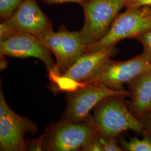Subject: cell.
Segmentation results:
<instances>
[{
	"mask_svg": "<svg viewBox=\"0 0 151 151\" xmlns=\"http://www.w3.org/2000/svg\"><path fill=\"white\" fill-rule=\"evenodd\" d=\"M53 25L36 0H24L14 13L0 24V38L16 32L36 37L50 32Z\"/></svg>",
	"mask_w": 151,
	"mask_h": 151,
	"instance_id": "obj_9",
	"label": "cell"
},
{
	"mask_svg": "<svg viewBox=\"0 0 151 151\" xmlns=\"http://www.w3.org/2000/svg\"><path fill=\"white\" fill-rule=\"evenodd\" d=\"M0 53L10 57L37 58L45 65L48 75L55 69L51 51L39 39L27 33L16 32L0 38Z\"/></svg>",
	"mask_w": 151,
	"mask_h": 151,
	"instance_id": "obj_10",
	"label": "cell"
},
{
	"mask_svg": "<svg viewBox=\"0 0 151 151\" xmlns=\"http://www.w3.org/2000/svg\"><path fill=\"white\" fill-rule=\"evenodd\" d=\"M151 29V6L127 8L115 18L106 34L87 46L85 53L108 48L125 39H137Z\"/></svg>",
	"mask_w": 151,
	"mask_h": 151,
	"instance_id": "obj_3",
	"label": "cell"
},
{
	"mask_svg": "<svg viewBox=\"0 0 151 151\" xmlns=\"http://www.w3.org/2000/svg\"><path fill=\"white\" fill-rule=\"evenodd\" d=\"M97 132L91 115L78 123H52L44 133L43 151H81L82 147Z\"/></svg>",
	"mask_w": 151,
	"mask_h": 151,
	"instance_id": "obj_2",
	"label": "cell"
},
{
	"mask_svg": "<svg viewBox=\"0 0 151 151\" xmlns=\"http://www.w3.org/2000/svg\"><path fill=\"white\" fill-rule=\"evenodd\" d=\"M117 51L116 45H114L106 48L84 53L63 75L58 77L63 80L64 85L69 87L71 91L74 90L89 81Z\"/></svg>",
	"mask_w": 151,
	"mask_h": 151,
	"instance_id": "obj_11",
	"label": "cell"
},
{
	"mask_svg": "<svg viewBox=\"0 0 151 151\" xmlns=\"http://www.w3.org/2000/svg\"><path fill=\"white\" fill-rule=\"evenodd\" d=\"M125 7L138 8L145 6H151V0H124Z\"/></svg>",
	"mask_w": 151,
	"mask_h": 151,
	"instance_id": "obj_16",
	"label": "cell"
},
{
	"mask_svg": "<svg viewBox=\"0 0 151 151\" xmlns=\"http://www.w3.org/2000/svg\"><path fill=\"white\" fill-rule=\"evenodd\" d=\"M81 6L85 19L80 32L87 47L106 34L125 4L124 0H88Z\"/></svg>",
	"mask_w": 151,
	"mask_h": 151,
	"instance_id": "obj_6",
	"label": "cell"
},
{
	"mask_svg": "<svg viewBox=\"0 0 151 151\" xmlns=\"http://www.w3.org/2000/svg\"><path fill=\"white\" fill-rule=\"evenodd\" d=\"M127 85L130 92L128 108L140 120L151 111V69L137 76Z\"/></svg>",
	"mask_w": 151,
	"mask_h": 151,
	"instance_id": "obj_12",
	"label": "cell"
},
{
	"mask_svg": "<svg viewBox=\"0 0 151 151\" xmlns=\"http://www.w3.org/2000/svg\"><path fill=\"white\" fill-rule=\"evenodd\" d=\"M143 138L130 137L129 140L122 139L120 146L126 151H151V136L143 134Z\"/></svg>",
	"mask_w": 151,
	"mask_h": 151,
	"instance_id": "obj_13",
	"label": "cell"
},
{
	"mask_svg": "<svg viewBox=\"0 0 151 151\" xmlns=\"http://www.w3.org/2000/svg\"><path fill=\"white\" fill-rule=\"evenodd\" d=\"M139 120L143 127V134H147L151 136V111L146 114Z\"/></svg>",
	"mask_w": 151,
	"mask_h": 151,
	"instance_id": "obj_17",
	"label": "cell"
},
{
	"mask_svg": "<svg viewBox=\"0 0 151 151\" xmlns=\"http://www.w3.org/2000/svg\"><path fill=\"white\" fill-rule=\"evenodd\" d=\"M37 38L48 48L56 58L54 72L48 75L50 81L63 75L85 53L86 47L80 31H70L65 27H60L58 32L52 30Z\"/></svg>",
	"mask_w": 151,
	"mask_h": 151,
	"instance_id": "obj_5",
	"label": "cell"
},
{
	"mask_svg": "<svg viewBox=\"0 0 151 151\" xmlns=\"http://www.w3.org/2000/svg\"><path fill=\"white\" fill-rule=\"evenodd\" d=\"M150 69L151 60L143 53L124 61L110 59L84 85L102 83L114 89L125 90L124 85Z\"/></svg>",
	"mask_w": 151,
	"mask_h": 151,
	"instance_id": "obj_8",
	"label": "cell"
},
{
	"mask_svg": "<svg viewBox=\"0 0 151 151\" xmlns=\"http://www.w3.org/2000/svg\"><path fill=\"white\" fill-rule=\"evenodd\" d=\"M113 95L130 96L126 90H116L102 83L83 85L75 90L67 92L66 108L58 121L78 123L87 118L90 112L105 97Z\"/></svg>",
	"mask_w": 151,
	"mask_h": 151,
	"instance_id": "obj_4",
	"label": "cell"
},
{
	"mask_svg": "<svg viewBox=\"0 0 151 151\" xmlns=\"http://www.w3.org/2000/svg\"><path fill=\"white\" fill-rule=\"evenodd\" d=\"M4 55L1 54V70H3L4 69H5L7 66V61L4 57Z\"/></svg>",
	"mask_w": 151,
	"mask_h": 151,
	"instance_id": "obj_19",
	"label": "cell"
},
{
	"mask_svg": "<svg viewBox=\"0 0 151 151\" xmlns=\"http://www.w3.org/2000/svg\"><path fill=\"white\" fill-rule=\"evenodd\" d=\"M42 2L48 5H57L61 4L64 3H68V2H74L80 5L86 2L88 0H41Z\"/></svg>",
	"mask_w": 151,
	"mask_h": 151,
	"instance_id": "obj_18",
	"label": "cell"
},
{
	"mask_svg": "<svg viewBox=\"0 0 151 151\" xmlns=\"http://www.w3.org/2000/svg\"><path fill=\"white\" fill-rule=\"evenodd\" d=\"M143 47V53L151 60V29L137 39Z\"/></svg>",
	"mask_w": 151,
	"mask_h": 151,
	"instance_id": "obj_15",
	"label": "cell"
},
{
	"mask_svg": "<svg viewBox=\"0 0 151 151\" xmlns=\"http://www.w3.org/2000/svg\"><path fill=\"white\" fill-rule=\"evenodd\" d=\"M126 97L123 95L110 96L95 107L92 118L100 133L114 138L129 130L142 135V124L128 108Z\"/></svg>",
	"mask_w": 151,
	"mask_h": 151,
	"instance_id": "obj_1",
	"label": "cell"
},
{
	"mask_svg": "<svg viewBox=\"0 0 151 151\" xmlns=\"http://www.w3.org/2000/svg\"><path fill=\"white\" fill-rule=\"evenodd\" d=\"M38 126L30 119L15 113L6 101L2 88L0 91V151L28 150L27 133L35 134Z\"/></svg>",
	"mask_w": 151,
	"mask_h": 151,
	"instance_id": "obj_7",
	"label": "cell"
},
{
	"mask_svg": "<svg viewBox=\"0 0 151 151\" xmlns=\"http://www.w3.org/2000/svg\"><path fill=\"white\" fill-rule=\"evenodd\" d=\"M24 0H0V19L4 22L16 11Z\"/></svg>",
	"mask_w": 151,
	"mask_h": 151,
	"instance_id": "obj_14",
	"label": "cell"
}]
</instances>
